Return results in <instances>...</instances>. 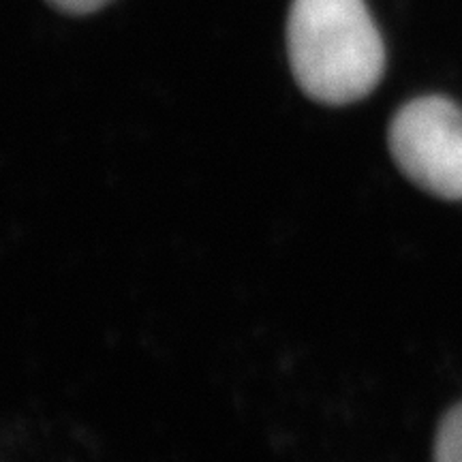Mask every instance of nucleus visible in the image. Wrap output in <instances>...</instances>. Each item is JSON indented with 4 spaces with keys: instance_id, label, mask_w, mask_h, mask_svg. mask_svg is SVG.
I'll return each mask as SVG.
<instances>
[{
    "instance_id": "f03ea898",
    "label": "nucleus",
    "mask_w": 462,
    "mask_h": 462,
    "mask_svg": "<svg viewBox=\"0 0 462 462\" xmlns=\"http://www.w3.org/2000/svg\"><path fill=\"white\" fill-rule=\"evenodd\" d=\"M388 143L401 171L435 198L462 201V109L439 95L404 103Z\"/></svg>"
},
{
    "instance_id": "f257e3e1",
    "label": "nucleus",
    "mask_w": 462,
    "mask_h": 462,
    "mask_svg": "<svg viewBox=\"0 0 462 462\" xmlns=\"http://www.w3.org/2000/svg\"><path fill=\"white\" fill-rule=\"evenodd\" d=\"M287 51L298 86L323 106L364 99L385 69L383 39L364 0H293Z\"/></svg>"
},
{
    "instance_id": "20e7f679",
    "label": "nucleus",
    "mask_w": 462,
    "mask_h": 462,
    "mask_svg": "<svg viewBox=\"0 0 462 462\" xmlns=\"http://www.w3.org/2000/svg\"><path fill=\"white\" fill-rule=\"evenodd\" d=\"M48 3L58 11H62V14L86 15V14H95V11L106 7L109 0H48Z\"/></svg>"
},
{
    "instance_id": "7ed1b4c3",
    "label": "nucleus",
    "mask_w": 462,
    "mask_h": 462,
    "mask_svg": "<svg viewBox=\"0 0 462 462\" xmlns=\"http://www.w3.org/2000/svg\"><path fill=\"white\" fill-rule=\"evenodd\" d=\"M432 462H462V402L443 415L437 430Z\"/></svg>"
}]
</instances>
